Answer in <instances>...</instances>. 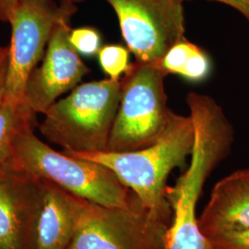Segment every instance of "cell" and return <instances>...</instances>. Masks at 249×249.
Returning a JSON list of instances; mask_svg holds the SVG:
<instances>
[{
	"label": "cell",
	"instance_id": "obj_1",
	"mask_svg": "<svg viewBox=\"0 0 249 249\" xmlns=\"http://www.w3.org/2000/svg\"><path fill=\"white\" fill-rule=\"evenodd\" d=\"M186 103L195 141L187 170L165 189L172 221L164 249H213L199 229L196 205L206 181L231 152L234 130L223 107L211 96L190 92Z\"/></svg>",
	"mask_w": 249,
	"mask_h": 249
},
{
	"label": "cell",
	"instance_id": "obj_2",
	"mask_svg": "<svg viewBox=\"0 0 249 249\" xmlns=\"http://www.w3.org/2000/svg\"><path fill=\"white\" fill-rule=\"evenodd\" d=\"M195 141L190 116L172 113L169 125L159 141L131 151L77 152L63 151L80 159L92 160L111 170L129 188L145 209L171 223L172 211L165 197L170 173L191 154Z\"/></svg>",
	"mask_w": 249,
	"mask_h": 249
},
{
	"label": "cell",
	"instance_id": "obj_3",
	"mask_svg": "<svg viewBox=\"0 0 249 249\" xmlns=\"http://www.w3.org/2000/svg\"><path fill=\"white\" fill-rule=\"evenodd\" d=\"M10 167L94 203L128 208L140 202L111 170L53 150L36 136L32 125L17 136Z\"/></svg>",
	"mask_w": 249,
	"mask_h": 249
},
{
	"label": "cell",
	"instance_id": "obj_4",
	"mask_svg": "<svg viewBox=\"0 0 249 249\" xmlns=\"http://www.w3.org/2000/svg\"><path fill=\"white\" fill-rule=\"evenodd\" d=\"M120 94V80L107 78L80 83L49 107L39 130L64 151H107Z\"/></svg>",
	"mask_w": 249,
	"mask_h": 249
},
{
	"label": "cell",
	"instance_id": "obj_5",
	"mask_svg": "<svg viewBox=\"0 0 249 249\" xmlns=\"http://www.w3.org/2000/svg\"><path fill=\"white\" fill-rule=\"evenodd\" d=\"M166 76L159 64L131 63L120 80V102L107 151H136L160 140L173 113L167 106Z\"/></svg>",
	"mask_w": 249,
	"mask_h": 249
},
{
	"label": "cell",
	"instance_id": "obj_6",
	"mask_svg": "<svg viewBox=\"0 0 249 249\" xmlns=\"http://www.w3.org/2000/svg\"><path fill=\"white\" fill-rule=\"evenodd\" d=\"M74 231L68 249H164L170 223L138 202L108 207L71 194Z\"/></svg>",
	"mask_w": 249,
	"mask_h": 249
},
{
	"label": "cell",
	"instance_id": "obj_7",
	"mask_svg": "<svg viewBox=\"0 0 249 249\" xmlns=\"http://www.w3.org/2000/svg\"><path fill=\"white\" fill-rule=\"evenodd\" d=\"M75 4L53 0H18L9 24L8 73L4 101L24 103L27 80L45 55L53 32L77 11Z\"/></svg>",
	"mask_w": 249,
	"mask_h": 249
},
{
	"label": "cell",
	"instance_id": "obj_8",
	"mask_svg": "<svg viewBox=\"0 0 249 249\" xmlns=\"http://www.w3.org/2000/svg\"><path fill=\"white\" fill-rule=\"evenodd\" d=\"M114 9L121 35L136 62L159 64L185 38L184 0H106Z\"/></svg>",
	"mask_w": 249,
	"mask_h": 249
},
{
	"label": "cell",
	"instance_id": "obj_9",
	"mask_svg": "<svg viewBox=\"0 0 249 249\" xmlns=\"http://www.w3.org/2000/svg\"><path fill=\"white\" fill-rule=\"evenodd\" d=\"M71 18L57 26L41 66L31 72L24 89V104L34 114H45L59 96L78 86L90 72L70 41Z\"/></svg>",
	"mask_w": 249,
	"mask_h": 249
},
{
	"label": "cell",
	"instance_id": "obj_10",
	"mask_svg": "<svg viewBox=\"0 0 249 249\" xmlns=\"http://www.w3.org/2000/svg\"><path fill=\"white\" fill-rule=\"evenodd\" d=\"M37 179L9 168L0 172V249H30Z\"/></svg>",
	"mask_w": 249,
	"mask_h": 249
},
{
	"label": "cell",
	"instance_id": "obj_11",
	"mask_svg": "<svg viewBox=\"0 0 249 249\" xmlns=\"http://www.w3.org/2000/svg\"><path fill=\"white\" fill-rule=\"evenodd\" d=\"M198 226L208 239L227 231L249 230V169L235 171L214 186Z\"/></svg>",
	"mask_w": 249,
	"mask_h": 249
},
{
	"label": "cell",
	"instance_id": "obj_12",
	"mask_svg": "<svg viewBox=\"0 0 249 249\" xmlns=\"http://www.w3.org/2000/svg\"><path fill=\"white\" fill-rule=\"evenodd\" d=\"M73 231L71 194L37 179L30 249H68Z\"/></svg>",
	"mask_w": 249,
	"mask_h": 249
},
{
	"label": "cell",
	"instance_id": "obj_13",
	"mask_svg": "<svg viewBox=\"0 0 249 249\" xmlns=\"http://www.w3.org/2000/svg\"><path fill=\"white\" fill-rule=\"evenodd\" d=\"M34 114L24 103L4 101L0 106V172L9 168L18 133L32 125Z\"/></svg>",
	"mask_w": 249,
	"mask_h": 249
},
{
	"label": "cell",
	"instance_id": "obj_14",
	"mask_svg": "<svg viewBox=\"0 0 249 249\" xmlns=\"http://www.w3.org/2000/svg\"><path fill=\"white\" fill-rule=\"evenodd\" d=\"M128 48L121 45H107L99 51V64L108 79L120 80L130 68Z\"/></svg>",
	"mask_w": 249,
	"mask_h": 249
},
{
	"label": "cell",
	"instance_id": "obj_15",
	"mask_svg": "<svg viewBox=\"0 0 249 249\" xmlns=\"http://www.w3.org/2000/svg\"><path fill=\"white\" fill-rule=\"evenodd\" d=\"M212 71L213 62L210 55L201 47L194 45L180 76L190 82H201L210 76Z\"/></svg>",
	"mask_w": 249,
	"mask_h": 249
},
{
	"label": "cell",
	"instance_id": "obj_16",
	"mask_svg": "<svg viewBox=\"0 0 249 249\" xmlns=\"http://www.w3.org/2000/svg\"><path fill=\"white\" fill-rule=\"evenodd\" d=\"M70 41L76 51L83 56L98 54L102 47V36L94 27L83 26L71 31Z\"/></svg>",
	"mask_w": 249,
	"mask_h": 249
},
{
	"label": "cell",
	"instance_id": "obj_17",
	"mask_svg": "<svg viewBox=\"0 0 249 249\" xmlns=\"http://www.w3.org/2000/svg\"><path fill=\"white\" fill-rule=\"evenodd\" d=\"M194 45L185 37L173 45L159 63L160 69L166 75L176 74L180 76Z\"/></svg>",
	"mask_w": 249,
	"mask_h": 249
},
{
	"label": "cell",
	"instance_id": "obj_18",
	"mask_svg": "<svg viewBox=\"0 0 249 249\" xmlns=\"http://www.w3.org/2000/svg\"><path fill=\"white\" fill-rule=\"evenodd\" d=\"M209 240L213 249H249V230L223 232Z\"/></svg>",
	"mask_w": 249,
	"mask_h": 249
},
{
	"label": "cell",
	"instance_id": "obj_19",
	"mask_svg": "<svg viewBox=\"0 0 249 249\" xmlns=\"http://www.w3.org/2000/svg\"><path fill=\"white\" fill-rule=\"evenodd\" d=\"M18 4V0H0V20L9 23Z\"/></svg>",
	"mask_w": 249,
	"mask_h": 249
},
{
	"label": "cell",
	"instance_id": "obj_20",
	"mask_svg": "<svg viewBox=\"0 0 249 249\" xmlns=\"http://www.w3.org/2000/svg\"><path fill=\"white\" fill-rule=\"evenodd\" d=\"M186 1V0H184ZM225 4L232 9L237 10L249 20V0H211Z\"/></svg>",
	"mask_w": 249,
	"mask_h": 249
},
{
	"label": "cell",
	"instance_id": "obj_21",
	"mask_svg": "<svg viewBox=\"0 0 249 249\" xmlns=\"http://www.w3.org/2000/svg\"><path fill=\"white\" fill-rule=\"evenodd\" d=\"M7 73H8V58L0 62V106L4 103V99H5Z\"/></svg>",
	"mask_w": 249,
	"mask_h": 249
},
{
	"label": "cell",
	"instance_id": "obj_22",
	"mask_svg": "<svg viewBox=\"0 0 249 249\" xmlns=\"http://www.w3.org/2000/svg\"><path fill=\"white\" fill-rule=\"evenodd\" d=\"M9 55V49L8 47H1L0 46V62L6 60Z\"/></svg>",
	"mask_w": 249,
	"mask_h": 249
},
{
	"label": "cell",
	"instance_id": "obj_23",
	"mask_svg": "<svg viewBox=\"0 0 249 249\" xmlns=\"http://www.w3.org/2000/svg\"><path fill=\"white\" fill-rule=\"evenodd\" d=\"M82 1H84V0H60V2H68V3H71V4H75V5L82 2Z\"/></svg>",
	"mask_w": 249,
	"mask_h": 249
}]
</instances>
